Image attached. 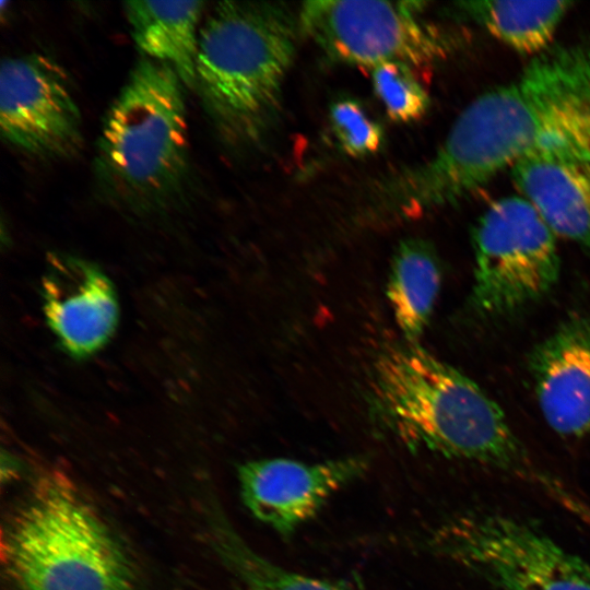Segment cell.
Returning a JSON list of instances; mask_svg holds the SVG:
<instances>
[{"label": "cell", "instance_id": "obj_1", "mask_svg": "<svg viewBox=\"0 0 590 590\" xmlns=\"http://www.w3.org/2000/svg\"><path fill=\"white\" fill-rule=\"evenodd\" d=\"M532 155L590 163V46L552 45L474 98L432 157L382 185L377 209L411 217L457 204Z\"/></svg>", "mask_w": 590, "mask_h": 590}, {"label": "cell", "instance_id": "obj_2", "mask_svg": "<svg viewBox=\"0 0 590 590\" xmlns=\"http://www.w3.org/2000/svg\"><path fill=\"white\" fill-rule=\"evenodd\" d=\"M370 399L384 425L412 445L512 473L560 504L573 498L531 463L495 401L418 342H394L378 352Z\"/></svg>", "mask_w": 590, "mask_h": 590}, {"label": "cell", "instance_id": "obj_3", "mask_svg": "<svg viewBox=\"0 0 590 590\" xmlns=\"http://www.w3.org/2000/svg\"><path fill=\"white\" fill-rule=\"evenodd\" d=\"M298 20L279 3L222 1L201 24L196 87L219 132L260 140L278 117Z\"/></svg>", "mask_w": 590, "mask_h": 590}, {"label": "cell", "instance_id": "obj_4", "mask_svg": "<svg viewBox=\"0 0 590 590\" xmlns=\"http://www.w3.org/2000/svg\"><path fill=\"white\" fill-rule=\"evenodd\" d=\"M184 87L168 64L142 56L108 108L95 174L119 205L156 211L182 190L189 174Z\"/></svg>", "mask_w": 590, "mask_h": 590}, {"label": "cell", "instance_id": "obj_5", "mask_svg": "<svg viewBox=\"0 0 590 590\" xmlns=\"http://www.w3.org/2000/svg\"><path fill=\"white\" fill-rule=\"evenodd\" d=\"M2 555L20 590H134L113 532L70 484L50 477L10 519Z\"/></svg>", "mask_w": 590, "mask_h": 590}, {"label": "cell", "instance_id": "obj_6", "mask_svg": "<svg viewBox=\"0 0 590 590\" xmlns=\"http://www.w3.org/2000/svg\"><path fill=\"white\" fill-rule=\"evenodd\" d=\"M439 556L502 590H590V565L520 519L473 511L432 534Z\"/></svg>", "mask_w": 590, "mask_h": 590}, {"label": "cell", "instance_id": "obj_7", "mask_svg": "<svg viewBox=\"0 0 590 590\" xmlns=\"http://www.w3.org/2000/svg\"><path fill=\"white\" fill-rule=\"evenodd\" d=\"M472 245V304L483 315L521 309L558 280L556 235L521 196L491 203L473 227Z\"/></svg>", "mask_w": 590, "mask_h": 590}, {"label": "cell", "instance_id": "obj_8", "mask_svg": "<svg viewBox=\"0 0 590 590\" xmlns=\"http://www.w3.org/2000/svg\"><path fill=\"white\" fill-rule=\"evenodd\" d=\"M423 1L304 2L298 25L330 59L367 67L400 62L422 68L444 58L449 42L423 16Z\"/></svg>", "mask_w": 590, "mask_h": 590}, {"label": "cell", "instance_id": "obj_9", "mask_svg": "<svg viewBox=\"0 0 590 590\" xmlns=\"http://www.w3.org/2000/svg\"><path fill=\"white\" fill-rule=\"evenodd\" d=\"M0 129L4 141L30 155L62 158L80 151L81 113L55 60L40 54L3 59Z\"/></svg>", "mask_w": 590, "mask_h": 590}, {"label": "cell", "instance_id": "obj_10", "mask_svg": "<svg viewBox=\"0 0 590 590\" xmlns=\"http://www.w3.org/2000/svg\"><path fill=\"white\" fill-rule=\"evenodd\" d=\"M368 464L363 456L318 463L284 458L251 460L238 469L241 499L255 518L288 535L335 492L361 477Z\"/></svg>", "mask_w": 590, "mask_h": 590}, {"label": "cell", "instance_id": "obj_11", "mask_svg": "<svg viewBox=\"0 0 590 590\" xmlns=\"http://www.w3.org/2000/svg\"><path fill=\"white\" fill-rule=\"evenodd\" d=\"M42 297L48 326L72 356L95 353L113 335L118 321L117 297L110 280L95 263L50 253Z\"/></svg>", "mask_w": 590, "mask_h": 590}, {"label": "cell", "instance_id": "obj_12", "mask_svg": "<svg viewBox=\"0 0 590 590\" xmlns=\"http://www.w3.org/2000/svg\"><path fill=\"white\" fill-rule=\"evenodd\" d=\"M534 392L548 426L562 436L590 433V320L569 317L533 351Z\"/></svg>", "mask_w": 590, "mask_h": 590}, {"label": "cell", "instance_id": "obj_13", "mask_svg": "<svg viewBox=\"0 0 590 590\" xmlns=\"http://www.w3.org/2000/svg\"><path fill=\"white\" fill-rule=\"evenodd\" d=\"M510 172L552 232L590 251V163L532 155Z\"/></svg>", "mask_w": 590, "mask_h": 590}, {"label": "cell", "instance_id": "obj_14", "mask_svg": "<svg viewBox=\"0 0 590 590\" xmlns=\"http://www.w3.org/2000/svg\"><path fill=\"white\" fill-rule=\"evenodd\" d=\"M202 1H127L123 11L144 57L168 64L186 87H196Z\"/></svg>", "mask_w": 590, "mask_h": 590}, {"label": "cell", "instance_id": "obj_15", "mask_svg": "<svg viewBox=\"0 0 590 590\" xmlns=\"http://www.w3.org/2000/svg\"><path fill=\"white\" fill-rule=\"evenodd\" d=\"M573 3L569 1H460L452 13L484 28L518 52L545 51Z\"/></svg>", "mask_w": 590, "mask_h": 590}, {"label": "cell", "instance_id": "obj_16", "mask_svg": "<svg viewBox=\"0 0 590 590\" xmlns=\"http://www.w3.org/2000/svg\"><path fill=\"white\" fill-rule=\"evenodd\" d=\"M440 267L433 248L417 238L397 247L387 296L403 338L418 342L433 314L440 287Z\"/></svg>", "mask_w": 590, "mask_h": 590}, {"label": "cell", "instance_id": "obj_17", "mask_svg": "<svg viewBox=\"0 0 590 590\" xmlns=\"http://www.w3.org/2000/svg\"><path fill=\"white\" fill-rule=\"evenodd\" d=\"M220 533L221 551L247 590H352L341 583L295 573L267 559L226 526Z\"/></svg>", "mask_w": 590, "mask_h": 590}, {"label": "cell", "instance_id": "obj_18", "mask_svg": "<svg viewBox=\"0 0 590 590\" xmlns=\"http://www.w3.org/2000/svg\"><path fill=\"white\" fill-rule=\"evenodd\" d=\"M373 88L389 118L397 122L421 119L429 106V96L412 68L385 62L370 70Z\"/></svg>", "mask_w": 590, "mask_h": 590}, {"label": "cell", "instance_id": "obj_19", "mask_svg": "<svg viewBox=\"0 0 590 590\" xmlns=\"http://www.w3.org/2000/svg\"><path fill=\"white\" fill-rule=\"evenodd\" d=\"M332 131L341 149L353 157L377 153L384 144V131L353 98L335 101L329 111Z\"/></svg>", "mask_w": 590, "mask_h": 590}]
</instances>
